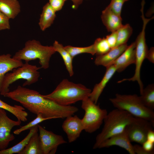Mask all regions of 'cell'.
<instances>
[{"label":"cell","instance_id":"obj_1","mask_svg":"<svg viewBox=\"0 0 154 154\" xmlns=\"http://www.w3.org/2000/svg\"><path fill=\"white\" fill-rule=\"evenodd\" d=\"M4 96L19 103L33 114H40L44 117L51 119L66 118L73 115L78 110L76 107L60 105L43 97L36 90L20 85L9 91Z\"/></svg>","mask_w":154,"mask_h":154},{"label":"cell","instance_id":"obj_2","mask_svg":"<svg viewBox=\"0 0 154 154\" xmlns=\"http://www.w3.org/2000/svg\"><path fill=\"white\" fill-rule=\"evenodd\" d=\"M92 90L81 84L63 80L51 93L42 96L62 106H70L89 97Z\"/></svg>","mask_w":154,"mask_h":154},{"label":"cell","instance_id":"obj_3","mask_svg":"<svg viewBox=\"0 0 154 154\" xmlns=\"http://www.w3.org/2000/svg\"><path fill=\"white\" fill-rule=\"evenodd\" d=\"M134 117L127 112L117 108L108 113L104 121L103 128L96 136L93 148H98L104 140L123 132Z\"/></svg>","mask_w":154,"mask_h":154},{"label":"cell","instance_id":"obj_4","mask_svg":"<svg viewBox=\"0 0 154 154\" xmlns=\"http://www.w3.org/2000/svg\"><path fill=\"white\" fill-rule=\"evenodd\" d=\"M56 52L52 46H44L35 39L26 41L24 47L17 52L13 57L25 62L39 60L40 68L46 69L49 66L51 58Z\"/></svg>","mask_w":154,"mask_h":154},{"label":"cell","instance_id":"obj_5","mask_svg":"<svg viewBox=\"0 0 154 154\" xmlns=\"http://www.w3.org/2000/svg\"><path fill=\"white\" fill-rule=\"evenodd\" d=\"M109 100L116 108L126 111L134 117L146 119L154 125V112L145 106L136 94H116Z\"/></svg>","mask_w":154,"mask_h":154},{"label":"cell","instance_id":"obj_6","mask_svg":"<svg viewBox=\"0 0 154 154\" xmlns=\"http://www.w3.org/2000/svg\"><path fill=\"white\" fill-rule=\"evenodd\" d=\"M40 68V67L25 62L21 66L14 69L12 72L7 73L3 78L0 94L4 96L10 91V85L19 80H26L22 85L24 87L36 83L40 76L38 70Z\"/></svg>","mask_w":154,"mask_h":154},{"label":"cell","instance_id":"obj_7","mask_svg":"<svg viewBox=\"0 0 154 154\" xmlns=\"http://www.w3.org/2000/svg\"><path fill=\"white\" fill-rule=\"evenodd\" d=\"M81 108L85 111L82 119L84 130L89 133L96 131L100 127L108 113L87 97L82 101Z\"/></svg>","mask_w":154,"mask_h":154},{"label":"cell","instance_id":"obj_8","mask_svg":"<svg viewBox=\"0 0 154 154\" xmlns=\"http://www.w3.org/2000/svg\"><path fill=\"white\" fill-rule=\"evenodd\" d=\"M135 68L133 76L129 78H125L118 81V83L125 81H137L139 84L140 94L143 89V85L140 78V70L141 67L144 60L146 58L147 53L148 50L146 42L145 31L141 30L138 35L135 41Z\"/></svg>","mask_w":154,"mask_h":154},{"label":"cell","instance_id":"obj_9","mask_svg":"<svg viewBox=\"0 0 154 154\" xmlns=\"http://www.w3.org/2000/svg\"><path fill=\"white\" fill-rule=\"evenodd\" d=\"M154 125L144 119L134 117L125 128L130 141L142 145L147 140L148 131L153 130Z\"/></svg>","mask_w":154,"mask_h":154},{"label":"cell","instance_id":"obj_10","mask_svg":"<svg viewBox=\"0 0 154 154\" xmlns=\"http://www.w3.org/2000/svg\"><path fill=\"white\" fill-rule=\"evenodd\" d=\"M38 127L43 154H54L58 146L67 143L61 135L48 131L38 124Z\"/></svg>","mask_w":154,"mask_h":154},{"label":"cell","instance_id":"obj_11","mask_svg":"<svg viewBox=\"0 0 154 154\" xmlns=\"http://www.w3.org/2000/svg\"><path fill=\"white\" fill-rule=\"evenodd\" d=\"M21 123L20 120L14 121L9 118L5 110L0 108V151L7 148L10 143L15 139L11 130Z\"/></svg>","mask_w":154,"mask_h":154},{"label":"cell","instance_id":"obj_12","mask_svg":"<svg viewBox=\"0 0 154 154\" xmlns=\"http://www.w3.org/2000/svg\"><path fill=\"white\" fill-rule=\"evenodd\" d=\"M73 116L66 117L62 125L63 130L66 134L68 142L70 143L78 138L84 130L82 119L76 115Z\"/></svg>","mask_w":154,"mask_h":154},{"label":"cell","instance_id":"obj_13","mask_svg":"<svg viewBox=\"0 0 154 154\" xmlns=\"http://www.w3.org/2000/svg\"><path fill=\"white\" fill-rule=\"evenodd\" d=\"M114 145L124 149L130 154H135L133 150V145L129 139L125 129L121 133L104 140L100 144L98 148H108Z\"/></svg>","mask_w":154,"mask_h":154},{"label":"cell","instance_id":"obj_14","mask_svg":"<svg viewBox=\"0 0 154 154\" xmlns=\"http://www.w3.org/2000/svg\"><path fill=\"white\" fill-rule=\"evenodd\" d=\"M135 46L134 42L128 46L126 49L113 62L112 65L116 66V72H121L129 65L135 64Z\"/></svg>","mask_w":154,"mask_h":154},{"label":"cell","instance_id":"obj_15","mask_svg":"<svg viewBox=\"0 0 154 154\" xmlns=\"http://www.w3.org/2000/svg\"><path fill=\"white\" fill-rule=\"evenodd\" d=\"M127 43L113 48L105 54L96 56L94 61L97 66H102L106 68L112 65L113 62L126 49L128 46Z\"/></svg>","mask_w":154,"mask_h":154},{"label":"cell","instance_id":"obj_16","mask_svg":"<svg viewBox=\"0 0 154 154\" xmlns=\"http://www.w3.org/2000/svg\"><path fill=\"white\" fill-rule=\"evenodd\" d=\"M106 69L102 79L99 83L95 84L89 96L90 99L96 104L106 84L116 72V67L114 65L106 67Z\"/></svg>","mask_w":154,"mask_h":154},{"label":"cell","instance_id":"obj_17","mask_svg":"<svg viewBox=\"0 0 154 154\" xmlns=\"http://www.w3.org/2000/svg\"><path fill=\"white\" fill-rule=\"evenodd\" d=\"M22 60L12 57L10 54L0 55V93L3 81L5 74L14 69L21 66Z\"/></svg>","mask_w":154,"mask_h":154},{"label":"cell","instance_id":"obj_18","mask_svg":"<svg viewBox=\"0 0 154 154\" xmlns=\"http://www.w3.org/2000/svg\"><path fill=\"white\" fill-rule=\"evenodd\" d=\"M101 19L108 32L116 31L123 25L121 16L117 14L107 7L102 11Z\"/></svg>","mask_w":154,"mask_h":154},{"label":"cell","instance_id":"obj_19","mask_svg":"<svg viewBox=\"0 0 154 154\" xmlns=\"http://www.w3.org/2000/svg\"><path fill=\"white\" fill-rule=\"evenodd\" d=\"M56 12L48 2L44 6L38 22L42 31H44L53 23L56 17Z\"/></svg>","mask_w":154,"mask_h":154},{"label":"cell","instance_id":"obj_20","mask_svg":"<svg viewBox=\"0 0 154 154\" xmlns=\"http://www.w3.org/2000/svg\"><path fill=\"white\" fill-rule=\"evenodd\" d=\"M0 11L13 19L21 12L20 4L18 0H0Z\"/></svg>","mask_w":154,"mask_h":154},{"label":"cell","instance_id":"obj_21","mask_svg":"<svg viewBox=\"0 0 154 154\" xmlns=\"http://www.w3.org/2000/svg\"><path fill=\"white\" fill-rule=\"evenodd\" d=\"M52 46L56 52H58L62 56L70 76H72L74 74L72 64L73 58L62 45L57 41H54Z\"/></svg>","mask_w":154,"mask_h":154},{"label":"cell","instance_id":"obj_22","mask_svg":"<svg viewBox=\"0 0 154 154\" xmlns=\"http://www.w3.org/2000/svg\"><path fill=\"white\" fill-rule=\"evenodd\" d=\"M38 131L33 135L26 145L18 154H43Z\"/></svg>","mask_w":154,"mask_h":154},{"label":"cell","instance_id":"obj_23","mask_svg":"<svg viewBox=\"0 0 154 154\" xmlns=\"http://www.w3.org/2000/svg\"><path fill=\"white\" fill-rule=\"evenodd\" d=\"M29 130L30 131L28 134L22 141L9 148L0 150V154H18L25 147L35 132L38 131V125L31 128Z\"/></svg>","mask_w":154,"mask_h":154},{"label":"cell","instance_id":"obj_24","mask_svg":"<svg viewBox=\"0 0 154 154\" xmlns=\"http://www.w3.org/2000/svg\"><path fill=\"white\" fill-rule=\"evenodd\" d=\"M0 108L7 110L14 115L17 120L21 121H27L28 113L23 106L16 105H10L0 99Z\"/></svg>","mask_w":154,"mask_h":154},{"label":"cell","instance_id":"obj_25","mask_svg":"<svg viewBox=\"0 0 154 154\" xmlns=\"http://www.w3.org/2000/svg\"><path fill=\"white\" fill-rule=\"evenodd\" d=\"M140 99L143 105L152 110H154V84L148 85L143 88Z\"/></svg>","mask_w":154,"mask_h":154},{"label":"cell","instance_id":"obj_26","mask_svg":"<svg viewBox=\"0 0 154 154\" xmlns=\"http://www.w3.org/2000/svg\"><path fill=\"white\" fill-rule=\"evenodd\" d=\"M117 39L116 46L126 44L133 32V29L129 24L123 25L116 31Z\"/></svg>","mask_w":154,"mask_h":154},{"label":"cell","instance_id":"obj_27","mask_svg":"<svg viewBox=\"0 0 154 154\" xmlns=\"http://www.w3.org/2000/svg\"><path fill=\"white\" fill-rule=\"evenodd\" d=\"M64 47L73 58L76 55L82 53H89L92 55L95 54V50L93 44L90 46L84 47H74L68 45L64 46Z\"/></svg>","mask_w":154,"mask_h":154},{"label":"cell","instance_id":"obj_28","mask_svg":"<svg viewBox=\"0 0 154 154\" xmlns=\"http://www.w3.org/2000/svg\"><path fill=\"white\" fill-rule=\"evenodd\" d=\"M96 56L105 54L111 49L108 43L106 38H97L94 43Z\"/></svg>","mask_w":154,"mask_h":154},{"label":"cell","instance_id":"obj_29","mask_svg":"<svg viewBox=\"0 0 154 154\" xmlns=\"http://www.w3.org/2000/svg\"><path fill=\"white\" fill-rule=\"evenodd\" d=\"M37 115V116L35 119L26 125L23 126L15 130L13 132V133L17 135H19L22 132L27 130L31 128L44 121L51 119L50 118L44 117L42 115L40 114H38Z\"/></svg>","mask_w":154,"mask_h":154},{"label":"cell","instance_id":"obj_30","mask_svg":"<svg viewBox=\"0 0 154 154\" xmlns=\"http://www.w3.org/2000/svg\"><path fill=\"white\" fill-rule=\"evenodd\" d=\"M129 0H111L107 7L117 14L121 16L122 7L124 3Z\"/></svg>","mask_w":154,"mask_h":154},{"label":"cell","instance_id":"obj_31","mask_svg":"<svg viewBox=\"0 0 154 154\" xmlns=\"http://www.w3.org/2000/svg\"><path fill=\"white\" fill-rule=\"evenodd\" d=\"M9 19L0 11V31L10 29Z\"/></svg>","mask_w":154,"mask_h":154},{"label":"cell","instance_id":"obj_32","mask_svg":"<svg viewBox=\"0 0 154 154\" xmlns=\"http://www.w3.org/2000/svg\"><path fill=\"white\" fill-rule=\"evenodd\" d=\"M48 3L56 12L60 10L67 0H48Z\"/></svg>","mask_w":154,"mask_h":154},{"label":"cell","instance_id":"obj_33","mask_svg":"<svg viewBox=\"0 0 154 154\" xmlns=\"http://www.w3.org/2000/svg\"><path fill=\"white\" fill-rule=\"evenodd\" d=\"M106 38L111 48L115 47L117 39L116 31L112 32L110 34L107 35Z\"/></svg>","mask_w":154,"mask_h":154},{"label":"cell","instance_id":"obj_34","mask_svg":"<svg viewBox=\"0 0 154 154\" xmlns=\"http://www.w3.org/2000/svg\"><path fill=\"white\" fill-rule=\"evenodd\" d=\"M142 145L143 148L146 151L151 153L152 154L154 153V143L146 140Z\"/></svg>","mask_w":154,"mask_h":154},{"label":"cell","instance_id":"obj_35","mask_svg":"<svg viewBox=\"0 0 154 154\" xmlns=\"http://www.w3.org/2000/svg\"><path fill=\"white\" fill-rule=\"evenodd\" d=\"M133 148L135 154H152L151 153L145 150L141 146L138 144L133 145Z\"/></svg>","mask_w":154,"mask_h":154},{"label":"cell","instance_id":"obj_36","mask_svg":"<svg viewBox=\"0 0 154 154\" xmlns=\"http://www.w3.org/2000/svg\"><path fill=\"white\" fill-rule=\"evenodd\" d=\"M146 59L150 62L154 63V48L152 47L148 50L146 56Z\"/></svg>","mask_w":154,"mask_h":154},{"label":"cell","instance_id":"obj_37","mask_svg":"<svg viewBox=\"0 0 154 154\" xmlns=\"http://www.w3.org/2000/svg\"><path fill=\"white\" fill-rule=\"evenodd\" d=\"M147 140L154 143V131L153 130H149L147 136Z\"/></svg>","mask_w":154,"mask_h":154},{"label":"cell","instance_id":"obj_38","mask_svg":"<svg viewBox=\"0 0 154 154\" xmlns=\"http://www.w3.org/2000/svg\"><path fill=\"white\" fill-rule=\"evenodd\" d=\"M73 3L72 8L77 9L82 3L83 0H70Z\"/></svg>","mask_w":154,"mask_h":154}]
</instances>
